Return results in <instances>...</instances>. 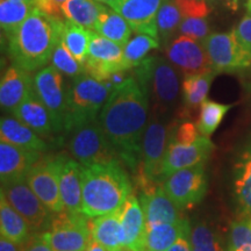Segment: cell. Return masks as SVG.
I'll use <instances>...</instances> for the list:
<instances>
[{
	"mask_svg": "<svg viewBox=\"0 0 251 251\" xmlns=\"http://www.w3.org/2000/svg\"><path fill=\"white\" fill-rule=\"evenodd\" d=\"M148 111V96L135 76H129L114 87L99 114L103 133L118 156L133 171L140 168Z\"/></svg>",
	"mask_w": 251,
	"mask_h": 251,
	"instance_id": "6da1fadb",
	"label": "cell"
},
{
	"mask_svg": "<svg viewBox=\"0 0 251 251\" xmlns=\"http://www.w3.org/2000/svg\"><path fill=\"white\" fill-rule=\"evenodd\" d=\"M63 26L64 21L49 17L35 7L7 39L12 64L28 72L43 69L62 41Z\"/></svg>",
	"mask_w": 251,
	"mask_h": 251,
	"instance_id": "7a4b0ae2",
	"label": "cell"
},
{
	"mask_svg": "<svg viewBox=\"0 0 251 251\" xmlns=\"http://www.w3.org/2000/svg\"><path fill=\"white\" fill-rule=\"evenodd\" d=\"M81 213L89 218L120 211L131 194V183L118 159L83 165Z\"/></svg>",
	"mask_w": 251,
	"mask_h": 251,
	"instance_id": "3957f363",
	"label": "cell"
},
{
	"mask_svg": "<svg viewBox=\"0 0 251 251\" xmlns=\"http://www.w3.org/2000/svg\"><path fill=\"white\" fill-rule=\"evenodd\" d=\"M135 69V78L152 102V113L163 115L177 105L180 94L179 71L166 57H146Z\"/></svg>",
	"mask_w": 251,
	"mask_h": 251,
	"instance_id": "277c9868",
	"label": "cell"
},
{
	"mask_svg": "<svg viewBox=\"0 0 251 251\" xmlns=\"http://www.w3.org/2000/svg\"><path fill=\"white\" fill-rule=\"evenodd\" d=\"M114 86L108 80L101 81L84 74L74 78L67 87L68 114L64 131L69 133L78 125L99 119Z\"/></svg>",
	"mask_w": 251,
	"mask_h": 251,
	"instance_id": "5b68a950",
	"label": "cell"
},
{
	"mask_svg": "<svg viewBox=\"0 0 251 251\" xmlns=\"http://www.w3.org/2000/svg\"><path fill=\"white\" fill-rule=\"evenodd\" d=\"M212 69L216 74H247L251 71V47L236 31L212 33L202 41Z\"/></svg>",
	"mask_w": 251,
	"mask_h": 251,
	"instance_id": "8992f818",
	"label": "cell"
},
{
	"mask_svg": "<svg viewBox=\"0 0 251 251\" xmlns=\"http://www.w3.org/2000/svg\"><path fill=\"white\" fill-rule=\"evenodd\" d=\"M68 134L69 151L80 164H101L118 159V153L103 133L99 119L78 125Z\"/></svg>",
	"mask_w": 251,
	"mask_h": 251,
	"instance_id": "52a82bcc",
	"label": "cell"
},
{
	"mask_svg": "<svg viewBox=\"0 0 251 251\" xmlns=\"http://www.w3.org/2000/svg\"><path fill=\"white\" fill-rule=\"evenodd\" d=\"M175 122L166 124L162 115L152 113L150 117L142 139L139 180H162L163 161L172 139Z\"/></svg>",
	"mask_w": 251,
	"mask_h": 251,
	"instance_id": "ba28073f",
	"label": "cell"
},
{
	"mask_svg": "<svg viewBox=\"0 0 251 251\" xmlns=\"http://www.w3.org/2000/svg\"><path fill=\"white\" fill-rule=\"evenodd\" d=\"M91 218L83 213L63 211L54 214L42 236L54 251H86L92 242Z\"/></svg>",
	"mask_w": 251,
	"mask_h": 251,
	"instance_id": "9c48e42d",
	"label": "cell"
},
{
	"mask_svg": "<svg viewBox=\"0 0 251 251\" xmlns=\"http://www.w3.org/2000/svg\"><path fill=\"white\" fill-rule=\"evenodd\" d=\"M1 194L26 220L33 233H43L50 228L54 213L50 212L34 193L26 178L1 184Z\"/></svg>",
	"mask_w": 251,
	"mask_h": 251,
	"instance_id": "30bf717a",
	"label": "cell"
},
{
	"mask_svg": "<svg viewBox=\"0 0 251 251\" xmlns=\"http://www.w3.org/2000/svg\"><path fill=\"white\" fill-rule=\"evenodd\" d=\"M34 93L51 115L55 134L64 131L68 114L67 87L62 74L54 65L41 69L34 76Z\"/></svg>",
	"mask_w": 251,
	"mask_h": 251,
	"instance_id": "8fae6325",
	"label": "cell"
},
{
	"mask_svg": "<svg viewBox=\"0 0 251 251\" xmlns=\"http://www.w3.org/2000/svg\"><path fill=\"white\" fill-rule=\"evenodd\" d=\"M61 157L62 155L41 157L26 176L27 183L34 193L54 214L65 211L59 193Z\"/></svg>",
	"mask_w": 251,
	"mask_h": 251,
	"instance_id": "7c38bea8",
	"label": "cell"
},
{
	"mask_svg": "<svg viewBox=\"0 0 251 251\" xmlns=\"http://www.w3.org/2000/svg\"><path fill=\"white\" fill-rule=\"evenodd\" d=\"M85 74L96 79L105 81L115 72L130 70L126 61L122 46L92 31L90 49L85 62Z\"/></svg>",
	"mask_w": 251,
	"mask_h": 251,
	"instance_id": "4fadbf2b",
	"label": "cell"
},
{
	"mask_svg": "<svg viewBox=\"0 0 251 251\" xmlns=\"http://www.w3.org/2000/svg\"><path fill=\"white\" fill-rule=\"evenodd\" d=\"M166 193L181 209L192 208L207 193V175L205 163L181 169L164 179Z\"/></svg>",
	"mask_w": 251,
	"mask_h": 251,
	"instance_id": "5bb4252c",
	"label": "cell"
},
{
	"mask_svg": "<svg viewBox=\"0 0 251 251\" xmlns=\"http://www.w3.org/2000/svg\"><path fill=\"white\" fill-rule=\"evenodd\" d=\"M142 186L140 203L142 206L147 228L162 224H174L185 219L183 209L166 193L163 185L157 181L139 180Z\"/></svg>",
	"mask_w": 251,
	"mask_h": 251,
	"instance_id": "9a60e30c",
	"label": "cell"
},
{
	"mask_svg": "<svg viewBox=\"0 0 251 251\" xmlns=\"http://www.w3.org/2000/svg\"><path fill=\"white\" fill-rule=\"evenodd\" d=\"M165 57L184 76L213 70L203 43L178 35L165 46Z\"/></svg>",
	"mask_w": 251,
	"mask_h": 251,
	"instance_id": "2e32d148",
	"label": "cell"
},
{
	"mask_svg": "<svg viewBox=\"0 0 251 251\" xmlns=\"http://www.w3.org/2000/svg\"><path fill=\"white\" fill-rule=\"evenodd\" d=\"M214 150V144L209 137L201 136L191 143L170 141L163 161L161 178L164 180L174 172L205 163Z\"/></svg>",
	"mask_w": 251,
	"mask_h": 251,
	"instance_id": "e0dca14e",
	"label": "cell"
},
{
	"mask_svg": "<svg viewBox=\"0 0 251 251\" xmlns=\"http://www.w3.org/2000/svg\"><path fill=\"white\" fill-rule=\"evenodd\" d=\"M165 0H121L114 9L128 21L136 34H147L159 40L156 19Z\"/></svg>",
	"mask_w": 251,
	"mask_h": 251,
	"instance_id": "ac0fdd59",
	"label": "cell"
},
{
	"mask_svg": "<svg viewBox=\"0 0 251 251\" xmlns=\"http://www.w3.org/2000/svg\"><path fill=\"white\" fill-rule=\"evenodd\" d=\"M121 228L126 251H146L147 224L140 200L134 194L127 198L120 209Z\"/></svg>",
	"mask_w": 251,
	"mask_h": 251,
	"instance_id": "d6986e66",
	"label": "cell"
},
{
	"mask_svg": "<svg viewBox=\"0 0 251 251\" xmlns=\"http://www.w3.org/2000/svg\"><path fill=\"white\" fill-rule=\"evenodd\" d=\"M233 197L241 218H251V139L243 144L235 158Z\"/></svg>",
	"mask_w": 251,
	"mask_h": 251,
	"instance_id": "ffe728a7",
	"label": "cell"
},
{
	"mask_svg": "<svg viewBox=\"0 0 251 251\" xmlns=\"http://www.w3.org/2000/svg\"><path fill=\"white\" fill-rule=\"evenodd\" d=\"M34 91V78L30 72L12 64L1 77L0 105L2 111L13 113Z\"/></svg>",
	"mask_w": 251,
	"mask_h": 251,
	"instance_id": "44dd1931",
	"label": "cell"
},
{
	"mask_svg": "<svg viewBox=\"0 0 251 251\" xmlns=\"http://www.w3.org/2000/svg\"><path fill=\"white\" fill-rule=\"evenodd\" d=\"M41 157H42V152L20 148L1 140L0 142L1 184L26 178L31 166L35 164Z\"/></svg>",
	"mask_w": 251,
	"mask_h": 251,
	"instance_id": "7402d4cb",
	"label": "cell"
},
{
	"mask_svg": "<svg viewBox=\"0 0 251 251\" xmlns=\"http://www.w3.org/2000/svg\"><path fill=\"white\" fill-rule=\"evenodd\" d=\"M83 164L75 158L61 157L59 193L65 211L81 213L83 202Z\"/></svg>",
	"mask_w": 251,
	"mask_h": 251,
	"instance_id": "603a6c76",
	"label": "cell"
},
{
	"mask_svg": "<svg viewBox=\"0 0 251 251\" xmlns=\"http://www.w3.org/2000/svg\"><path fill=\"white\" fill-rule=\"evenodd\" d=\"M0 139L20 148L43 152L47 144L41 135L31 129L14 115H2L0 120Z\"/></svg>",
	"mask_w": 251,
	"mask_h": 251,
	"instance_id": "cb8c5ba5",
	"label": "cell"
},
{
	"mask_svg": "<svg viewBox=\"0 0 251 251\" xmlns=\"http://www.w3.org/2000/svg\"><path fill=\"white\" fill-rule=\"evenodd\" d=\"M12 114L41 136H50L55 134L51 115L34 91L14 109Z\"/></svg>",
	"mask_w": 251,
	"mask_h": 251,
	"instance_id": "d4e9b609",
	"label": "cell"
},
{
	"mask_svg": "<svg viewBox=\"0 0 251 251\" xmlns=\"http://www.w3.org/2000/svg\"><path fill=\"white\" fill-rule=\"evenodd\" d=\"M90 226L93 241L101 244L108 251L125 250L120 211L92 218Z\"/></svg>",
	"mask_w": 251,
	"mask_h": 251,
	"instance_id": "484cf974",
	"label": "cell"
},
{
	"mask_svg": "<svg viewBox=\"0 0 251 251\" xmlns=\"http://www.w3.org/2000/svg\"><path fill=\"white\" fill-rule=\"evenodd\" d=\"M191 234V226L187 219L174 224H162L147 228L146 251H168L178 238Z\"/></svg>",
	"mask_w": 251,
	"mask_h": 251,
	"instance_id": "4316f807",
	"label": "cell"
},
{
	"mask_svg": "<svg viewBox=\"0 0 251 251\" xmlns=\"http://www.w3.org/2000/svg\"><path fill=\"white\" fill-rule=\"evenodd\" d=\"M216 75L218 74L214 70H209L184 76L183 84H181V96H183L185 108L188 112L196 111L202 105V102L207 99L209 89Z\"/></svg>",
	"mask_w": 251,
	"mask_h": 251,
	"instance_id": "83f0119b",
	"label": "cell"
},
{
	"mask_svg": "<svg viewBox=\"0 0 251 251\" xmlns=\"http://www.w3.org/2000/svg\"><path fill=\"white\" fill-rule=\"evenodd\" d=\"M107 9L97 0H67L62 5L64 18L76 25L94 30L99 18Z\"/></svg>",
	"mask_w": 251,
	"mask_h": 251,
	"instance_id": "f1b7e54d",
	"label": "cell"
},
{
	"mask_svg": "<svg viewBox=\"0 0 251 251\" xmlns=\"http://www.w3.org/2000/svg\"><path fill=\"white\" fill-rule=\"evenodd\" d=\"M0 231L1 236L19 244L26 242L33 234L28 222L9 205L2 194L0 199Z\"/></svg>",
	"mask_w": 251,
	"mask_h": 251,
	"instance_id": "f546056e",
	"label": "cell"
},
{
	"mask_svg": "<svg viewBox=\"0 0 251 251\" xmlns=\"http://www.w3.org/2000/svg\"><path fill=\"white\" fill-rule=\"evenodd\" d=\"M94 31H97L106 39L125 47L130 40L133 29L128 21L120 13H118L113 8H107L99 18Z\"/></svg>",
	"mask_w": 251,
	"mask_h": 251,
	"instance_id": "4dcf8cb0",
	"label": "cell"
},
{
	"mask_svg": "<svg viewBox=\"0 0 251 251\" xmlns=\"http://www.w3.org/2000/svg\"><path fill=\"white\" fill-rule=\"evenodd\" d=\"M34 9L35 6L23 0H0V26L2 35L8 39Z\"/></svg>",
	"mask_w": 251,
	"mask_h": 251,
	"instance_id": "1f68e13d",
	"label": "cell"
},
{
	"mask_svg": "<svg viewBox=\"0 0 251 251\" xmlns=\"http://www.w3.org/2000/svg\"><path fill=\"white\" fill-rule=\"evenodd\" d=\"M92 31L76 25L72 21H64L62 30V42L78 62L85 65L90 49Z\"/></svg>",
	"mask_w": 251,
	"mask_h": 251,
	"instance_id": "d6a6232c",
	"label": "cell"
},
{
	"mask_svg": "<svg viewBox=\"0 0 251 251\" xmlns=\"http://www.w3.org/2000/svg\"><path fill=\"white\" fill-rule=\"evenodd\" d=\"M231 107H233V105L220 103L206 99L200 106L199 117H198L196 122L199 133L207 137L213 135Z\"/></svg>",
	"mask_w": 251,
	"mask_h": 251,
	"instance_id": "836d02e7",
	"label": "cell"
},
{
	"mask_svg": "<svg viewBox=\"0 0 251 251\" xmlns=\"http://www.w3.org/2000/svg\"><path fill=\"white\" fill-rule=\"evenodd\" d=\"M181 12L176 0H165L157 14L156 24L159 40L164 47L172 40L181 23Z\"/></svg>",
	"mask_w": 251,
	"mask_h": 251,
	"instance_id": "e575fe53",
	"label": "cell"
},
{
	"mask_svg": "<svg viewBox=\"0 0 251 251\" xmlns=\"http://www.w3.org/2000/svg\"><path fill=\"white\" fill-rule=\"evenodd\" d=\"M157 48H159V40L147 34H137L125 46L124 55L126 61L129 63L133 69L147 57L150 50Z\"/></svg>",
	"mask_w": 251,
	"mask_h": 251,
	"instance_id": "d590c367",
	"label": "cell"
},
{
	"mask_svg": "<svg viewBox=\"0 0 251 251\" xmlns=\"http://www.w3.org/2000/svg\"><path fill=\"white\" fill-rule=\"evenodd\" d=\"M51 63L62 75L71 78H76L85 72V67L75 58L62 41L56 46L52 52Z\"/></svg>",
	"mask_w": 251,
	"mask_h": 251,
	"instance_id": "8d00e7d4",
	"label": "cell"
},
{
	"mask_svg": "<svg viewBox=\"0 0 251 251\" xmlns=\"http://www.w3.org/2000/svg\"><path fill=\"white\" fill-rule=\"evenodd\" d=\"M227 251H251V218H241L231 224Z\"/></svg>",
	"mask_w": 251,
	"mask_h": 251,
	"instance_id": "74e56055",
	"label": "cell"
},
{
	"mask_svg": "<svg viewBox=\"0 0 251 251\" xmlns=\"http://www.w3.org/2000/svg\"><path fill=\"white\" fill-rule=\"evenodd\" d=\"M190 240L192 251H225L214 231L205 224H198L191 229Z\"/></svg>",
	"mask_w": 251,
	"mask_h": 251,
	"instance_id": "f35d334b",
	"label": "cell"
},
{
	"mask_svg": "<svg viewBox=\"0 0 251 251\" xmlns=\"http://www.w3.org/2000/svg\"><path fill=\"white\" fill-rule=\"evenodd\" d=\"M178 34L192 37L194 40L202 42L212 33L206 18L183 17L179 27H178Z\"/></svg>",
	"mask_w": 251,
	"mask_h": 251,
	"instance_id": "ab89813d",
	"label": "cell"
},
{
	"mask_svg": "<svg viewBox=\"0 0 251 251\" xmlns=\"http://www.w3.org/2000/svg\"><path fill=\"white\" fill-rule=\"evenodd\" d=\"M209 0H176L183 17L206 18L211 12Z\"/></svg>",
	"mask_w": 251,
	"mask_h": 251,
	"instance_id": "60d3db41",
	"label": "cell"
},
{
	"mask_svg": "<svg viewBox=\"0 0 251 251\" xmlns=\"http://www.w3.org/2000/svg\"><path fill=\"white\" fill-rule=\"evenodd\" d=\"M201 134L198 130L197 126L192 122H183V124L175 125L174 133H172V141L180 143H191L199 139Z\"/></svg>",
	"mask_w": 251,
	"mask_h": 251,
	"instance_id": "b9f144b4",
	"label": "cell"
},
{
	"mask_svg": "<svg viewBox=\"0 0 251 251\" xmlns=\"http://www.w3.org/2000/svg\"><path fill=\"white\" fill-rule=\"evenodd\" d=\"M65 1L67 0H36L35 7L43 13L48 14L49 17L62 20L64 18L62 12V5Z\"/></svg>",
	"mask_w": 251,
	"mask_h": 251,
	"instance_id": "7bdbcfd3",
	"label": "cell"
},
{
	"mask_svg": "<svg viewBox=\"0 0 251 251\" xmlns=\"http://www.w3.org/2000/svg\"><path fill=\"white\" fill-rule=\"evenodd\" d=\"M21 251H54L41 233H33L26 242L21 244Z\"/></svg>",
	"mask_w": 251,
	"mask_h": 251,
	"instance_id": "ee69618b",
	"label": "cell"
},
{
	"mask_svg": "<svg viewBox=\"0 0 251 251\" xmlns=\"http://www.w3.org/2000/svg\"><path fill=\"white\" fill-rule=\"evenodd\" d=\"M240 39L251 47V14L247 13L234 29Z\"/></svg>",
	"mask_w": 251,
	"mask_h": 251,
	"instance_id": "f6af8a7d",
	"label": "cell"
},
{
	"mask_svg": "<svg viewBox=\"0 0 251 251\" xmlns=\"http://www.w3.org/2000/svg\"><path fill=\"white\" fill-rule=\"evenodd\" d=\"M190 235L186 234L180 238H178L177 242H176L174 246L170 247L168 251H192V244H191Z\"/></svg>",
	"mask_w": 251,
	"mask_h": 251,
	"instance_id": "bcb514c9",
	"label": "cell"
},
{
	"mask_svg": "<svg viewBox=\"0 0 251 251\" xmlns=\"http://www.w3.org/2000/svg\"><path fill=\"white\" fill-rule=\"evenodd\" d=\"M0 251H21V244L15 243L4 236L0 238Z\"/></svg>",
	"mask_w": 251,
	"mask_h": 251,
	"instance_id": "7dc6e473",
	"label": "cell"
},
{
	"mask_svg": "<svg viewBox=\"0 0 251 251\" xmlns=\"http://www.w3.org/2000/svg\"><path fill=\"white\" fill-rule=\"evenodd\" d=\"M86 251H108L106 249L105 247H102L101 244H99L98 242H96V241L92 240V242L90 243L89 248H87Z\"/></svg>",
	"mask_w": 251,
	"mask_h": 251,
	"instance_id": "c3c4849f",
	"label": "cell"
},
{
	"mask_svg": "<svg viewBox=\"0 0 251 251\" xmlns=\"http://www.w3.org/2000/svg\"><path fill=\"white\" fill-rule=\"evenodd\" d=\"M97 1L101 2V4H106V5H108L109 7H111V8L115 9V8L118 7V5L120 4L121 0H97Z\"/></svg>",
	"mask_w": 251,
	"mask_h": 251,
	"instance_id": "681fc988",
	"label": "cell"
},
{
	"mask_svg": "<svg viewBox=\"0 0 251 251\" xmlns=\"http://www.w3.org/2000/svg\"><path fill=\"white\" fill-rule=\"evenodd\" d=\"M246 8H247V13L251 14V0H247L246 1Z\"/></svg>",
	"mask_w": 251,
	"mask_h": 251,
	"instance_id": "f907efd6",
	"label": "cell"
},
{
	"mask_svg": "<svg viewBox=\"0 0 251 251\" xmlns=\"http://www.w3.org/2000/svg\"><path fill=\"white\" fill-rule=\"evenodd\" d=\"M23 1L29 2V4H33L34 6H35V2H36V0H23Z\"/></svg>",
	"mask_w": 251,
	"mask_h": 251,
	"instance_id": "816d5d0a",
	"label": "cell"
},
{
	"mask_svg": "<svg viewBox=\"0 0 251 251\" xmlns=\"http://www.w3.org/2000/svg\"><path fill=\"white\" fill-rule=\"evenodd\" d=\"M248 87H249V91H250V93H251V83L249 84V86H248Z\"/></svg>",
	"mask_w": 251,
	"mask_h": 251,
	"instance_id": "f5cc1de1",
	"label": "cell"
},
{
	"mask_svg": "<svg viewBox=\"0 0 251 251\" xmlns=\"http://www.w3.org/2000/svg\"><path fill=\"white\" fill-rule=\"evenodd\" d=\"M120 251H126V250H120Z\"/></svg>",
	"mask_w": 251,
	"mask_h": 251,
	"instance_id": "db71d44e",
	"label": "cell"
}]
</instances>
